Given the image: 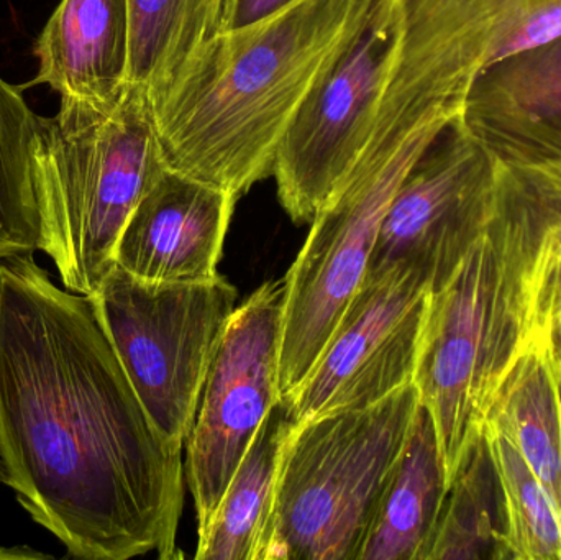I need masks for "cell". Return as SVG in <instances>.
Returning <instances> with one entry per match:
<instances>
[{"label":"cell","mask_w":561,"mask_h":560,"mask_svg":"<svg viewBox=\"0 0 561 560\" xmlns=\"http://www.w3.org/2000/svg\"><path fill=\"white\" fill-rule=\"evenodd\" d=\"M183 447L154 426L88 296L0 262V476L71 558H176Z\"/></svg>","instance_id":"6da1fadb"},{"label":"cell","mask_w":561,"mask_h":560,"mask_svg":"<svg viewBox=\"0 0 561 560\" xmlns=\"http://www.w3.org/2000/svg\"><path fill=\"white\" fill-rule=\"evenodd\" d=\"M378 0H297L217 30L150 95L164 163L239 199L273 174L304 99L365 26Z\"/></svg>","instance_id":"7a4b0ae2"},{"label":"cell","mask_w":561,"mask_h":560,"mask_svg":"<svg viewBox=\"0 0 561 560\" xmlns=\"http://www.w3.org/2000/svg\"><path fill=\"white\" fill-rule=\"evenodd\" d=\"M560 214L536 170L501 163L490 216L431 292L412 384L434 420L448 483L504 375L529 348L534 263Z\"/></svg>","instance_id":"3957f363"},{"label":"cell","mask_w":561,"mask_h":560,"mask_svg":"<svg viewBox=\"0 0 561 560\" xmlns=\"http://www.w3.org/2000/svg\"><path fill=\"white\" fill-rule=\"evenodd\" d=\"M39 250L69 292L92 296L115 265L128 217L167 168L150 98L128 84L114 104L61 98L32 144Z\"/></svg>","instance_id":"277c9868"},{"label":"cell","mask_w":561,"mask_h":560,"mask_svg":"<svg viewBox=\"0 0 561 560\" xmlns=\"http://www.w3.org/2000/svg\"><path fill=\"white\" fill-rule=\"evenodd\" d=\"M419 404L409 384L296 424L256 560H358Z\"/></svg>","instance_id":"5b68a950"},{"label":"cell","mask_w":561,"mask_h":560,"mask_svg":"<svg viewBox=\"0 0 561 560\" xmlns=\"http://www.w3.org/2000/svg\"><path fill=\"white\" fill-rule=\"evenodd\" d=\"M237 298V289L220 275L201 283H153L117 265L89 296L148 416L181 446L190 437Z\"/></svg>","instance_id":"8992f818"},{"label":"cell","mask_w":561,"mask_h":560,"mask_svg":"<svg viewBox=\"0 0 561 560\" xmlns=\"http://www.w3.org/2000/svg\"><path fill=\"white\" fill-rule=\"evenodd\" d=\"M414 160L392 147L359 151L342 184L313 217L286 275L279 403L306 381L368 273L386 210Z\"/></svg>","instance_id":"52a82bcc"},{"label":"cell","mask_w":561,"mask_h":560,"mask_svg":"<svg viewBox=\"0 0 561 560\" xmlns=\"http://www.w3.org/2000/svg\"><path fill=\"white\" fill-rule=\"evenodd\" d=\"M399 38V0H378L284 132L273 176L294 222H312L355 163L378 114Z\"/></svg>","instance_id":"ba28073f"},{"label":"cell","mask_w":561,"mask_h":560,"mask_svg":"<svg viewBox=\"0 0 561 560\" xmlns=\"http://www.w3.org/2000/svg\"><path fill=\"white\" fill-rule=\"evenodd\" d=\"M286 279L260 286L233 311L210 361L186 441L197 529L213 518L260 427L280 401Z\"/></svg>","instance_id":"9c48e42d"},{"label":"cell","mask_w":561,"mask_h":560,"mask_svg":"<svg viewBox=\"0 0 561 560\" xmlns=\"http://www.w3.org/2000/svg\"><path fill=\"white\" fill-rule=\"evenodd\" d=\"M500 170L460 118L451 122L396 191L365 278L412 268L438 288L490 216Z\"/></svg>","instance_id":"30bf717a"},{"label":"cell","mask_w":561,"mask_h":560,"mask_svg":"<svg viewBox=\"0 0 561 560\" xmlns=\"http://www.w3.org/2000/svg\"><path fill=\"white\" fill-rule=\"evenodd\" d=\"M428 298L417 270L363 279L309 377L279 403L293 423L369 407L412 384Z\"/></svg>","instance_id":"8fae6325"},{"label":"cell","mask_w":561,"mask_h":560,"mask_svg":"<svg viewBox=\"0 0 561 560\" xmlns=\"http://www.w3.org/2000/svg\"><path fill=\"white\" fill-rule=\"evenodd\" d=\"M237 197L164 168L128 217L115 265L153 283L217 278Z\"/></svg>","instance_id":"7c38bea8"},{"label":"cell","mask_w":561,"mask_h":560,"mask_svg":"<svg viewBox=\"0 0 561 560\" xmlns=\"http://www.w3.org/2000/svg\"><path fill=\"white\" fill-rule=\"evenodd\" d=\"M460 121L507 167L560 163L561 35L481 69Z\"/></svg>","instance_id":"4fadbf2b"},{"label":"cell","mask_w":561,"mask_h":560,"mask_svg":"<svg viewBox=\"0 0 561 560\" xmlns=\"http://www.w3.org/2000/svg\"><path fill=\"white\" fill-rule=\"evenodd\" d=\"M38 75L65 99L114 104L128 88V0H61L36 39Z\"/></svg>","instance_id":"5bb4252c"},{"label":"cell","mask_w":561,"mask_h":560,"mask_svg":"<svg viewBox=\"0 0 561 560\" xmlns=\"http://www.w3.org/2000/svg\"><path fill=\"white\" fill-rule=\"evenodd\" d=\"M447 492L437 430L419 404L358 560H424Z\"/></svg>","instance_id":"9a60e30c"},{"label":"cell","mask_w":561,"mask_h":560,"mask_svg":"<svg viewBox=\"0 0 561 560\" xmlns=\"http://www.w3.org/2000/svg\"><path fill=\"white\" fill-rule=\"evenodd\" d=\"M481 430L510 441L539 477L561 513L559 375L542 345L516 358L491 397Z\"/></svg>","instance_id":"2e32d148"},{"label":"cell","mask_w":561,"mask_h":560,"mask_svg":"<svg viewBox=\"0 0 561 560\" xmlns=\"http://www.w3.org/2000/svg\"><path fill=\"white\" fill-rule=\"evenodd\" d=\"M294 426L280 404L266 418L213 518L197 529L196 559L256 560L275 506L284 447Z\"/></svg>","instance_id":"e0dca14e"},{"label":"cell","mask_w":561,"mask_h":560,"mask_svg":"<svg viewBox=\"0 0 561 560\" xmlns=\"http://www.w3.org/2000/svg\"><path fill=\"white\" fill-rule=\"evenodd\" d=\"M424 560H511L503 489L483 431L448 483Z\"/></svg>","instance_id":"ac0fdd59"},{"label":"cell","mask_w":561,"mask_h":560,"mask_svg":"<svg viewBox=\"0 0 561 560\" xmlns=\"http://www.w3.org/2000/svg\"><path fill=\"white\" fill-rule=\"evenodd\" d=\"M226 0H128L130 84L157 94L219 28Z\"/></svg>","instance_id":"d6986e66"},{"label":"cell","mask_w":561,"mask_h":560,"mask_svg":"<svg viewBox=\"0 0 561 560\" xmlns=\"http://www.w3.org/2000/svg\"><path fill=\"white\" fill-rule=\"evenodd\" d=\"M38 117L0 78V262L33 255L42 243L30 164Z\"/></svg>","instance_id":"ffe728a7"},{"label":"cell","mask_w":561,"mask_h":560,"mask_svg":"<svg viewBox=\"0 0 561 560\" xmlns=\"http://www.w3.org/2000/svg\"><path fill=\"white\" fill-rule=\"evenodd\" d=\"M483 433L500 473L511 560H561V513L552 496L510 441Z\"/></svg>","instance_id":"44dd1931"},{"label":"cell","mask_w":561,"mask_h":560,"mask_svg":"<svg viewBox=\"0 0 561 560\" xmlns=\"http://www.w3.org/2000/svg\"><path fill=\"white\" fill-rule=\"evenodd\" d=\"M561 321V214L550 224L534 263L529 347L543 345Z\"/></svg>","instance_id":"7402d4cb"},{"label":"cell","mask_w":561,"mask_h":560,"mask_svg":"<svg viewBox=\"0 0 561 560\" xmlns=\"http://www.w3.org/2000/svg\"><path fill=\"white\" fill-rule=\"evenodd\" d=\"M297 0H226L219 28L233 30L268 19Z\"/></svg>","instance_id":"603a6c76"},{"label":"cell","mask_w":561,"mask_h":560,"mask_svg":"<svg viewBox=\"0 0 561 560\" xmlns=\"http://www.w3.org/2000/svg\"><path fill=\"white\" fill-rule=\"evenodd\" d=\"M542 347H546L549 354L550 362H552L553 370L557 375H561V321L550 332L549 338L543 342Z\"/></svg>","instance_id":"cb8c5ba5"},{"label":"cell","mask_w":561,"mask_h":560,"mask_svg":"<svg viewBox=\"0 0 561 560\" xmlns=\"http://www.w3.org/2000/svg\"><path fill=\"white\" fill-rule=\"evenodd\" d=\"M28 559H51V556L43 555V552L35 551L28 546H0V560H28Z\"/></svg>","instance_id":"d4e9b609"},{"label":"cell","mask_w":561,"mask_h":560,"mask_svg":"<svg viewBox=\"0 0 561 560\" xmlns=\"http://www.w3.org/2000/svg\"><path fill=\"white\" fill-rule=\"evenodd\" d=\"M529 170H536L561 201V161L560 163L549 164V167L529 168Z\"/></svg>","instance_id":"484cf974"},{"label":"cell","mask_w":561,"mask_h":560,"mask_svg":"<svg viewBox=\"0 0 561 560\" xmlns=\"http://www.w3.org/2000/svg\"><path fill=\"white\" fill-rule=\"evenodd\" d=\"M559 390H560V400H561V375L559 377Z\"/></svg>","instance_id":"4316f807"},{"label":"cell","mask_w":561,"mask_h":560,"mask_svg":"<svg viewBox=\"0 0 561 560\" xmlns=\"http://www.w3.org/2000/svg\"><path fill=\"white\" fill-rule=\"evenodd\" d=\"M0 482H2V476H0Z\"/></svg>","instance_id":"83f0119b"}]
</instances>
